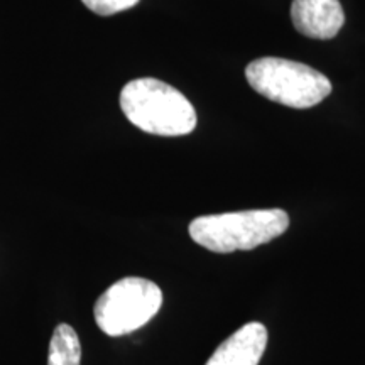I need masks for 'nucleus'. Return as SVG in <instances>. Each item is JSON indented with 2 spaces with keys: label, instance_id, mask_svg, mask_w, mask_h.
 Here are the masks:
<instances>
[{
  "label": "nucleus",
  "instance_id": "3",
  "mask_svg": "<svg viewBox=\"0 0 365 365\" xmlns=\"http://www.w3.org/2000/svg\"><path fill=\"white\" fill-rule=\"evenodd\" d=\"M249 85L272 102L291 108H309L331 93L323 73L282 58H259L245 68Z\"/></svg>",
  "mask_w": 365,
  "mask_h": 365
},
{
  "label": "nucleus",
  "instance_id": "6",
  "mask_svg": "<svg viewBox=\"0 0 365 365\" xmlns=\"http://www.w3.org/2000/svg\"><path fill=\"white\" fill-rule=\"evenodd\" d=\"M266 346V327L259 322L245 323L218 346L205 365H259Z\"/></svg>",
  "mask_w": 365,
  "mask_h": 365
},
{
  "label": "nucleus",
  "instance_id": "1",
  "mask_svg": "<svg viewBox=\"0 0 365 365\" xmlns=\"http://www.w3.org/2000/svg\"><path fill=\"white\" fill-rule=\"evenodd\" d=\"M120 107L130 124L154 135H186L195 130V107L180 90L156 78H137L120 93Z\"/></svg>",
  "mask_w": 365,
  "mask_h": 365
},
{
  "label": "nucleus",
  "instance_id": "8",
  "mask_svg": "<svg viewBox=\"0 0 365 365\" xmlns=\"http://www.w3.org/2000/svg\"><path fill=\"white\" fill-rule=\"evenodd\" d=\"M91 12L98 16H113L117 12H124L139 4V0H81Z\"/></svg>",
  "mask_w": 365,
  "mask_h": 365
},
{
  "label": "nucleus",
  "instance_id": "4",
  "mask_svg": "<svg viewBox=\"0 0 365 365\" xmlns=\"http://www.w3.org/2000/svg\"><path fill=\"white\" fill-rule=\"evenodd\" d=\"M163 307V291L144 277H124L100 294L95 322L108 336H122L143 328Z\"/></svg>",
  "mask_w": 365,
  "mask_h": 365
},
{
  "label": "nucleus",
  "instance_id": "7",
  "mask_svg": "<svg viewBox=\"0 0 365 365\" xmlns=\"http://www.w3.org/2000/svg\"><path fill=\"white\" fill-rule=\"evenodd\" d=\"M81 344L75 328L61 323L54 330L49 341L48 365H80Z\"/></svg>",
  "mask_w": 365,
  "mask_h": 365
},
{
  "label": "nucleus",
  "instance_id": "5",
  "mask_svg": "<svg viewBox=\"0 0 365 365\" xmlns=\"http://www.w3.org/2000/svg\"><path fill=\"white\" fill-rule=\"evenodd\" d=\"M291 21L312 39H331L340 33L345 14L339 0H293Z\"/></svg>",
  "mask_w": 365,
  "mask_h": 365
},
{
  "label": "nucleus",
  "instance_id": "2",
  "mask_svg": "<svg viewBox=\"0 0 365 365\" xmlns=\"http://www.w3.org/2000/svg\"><path fill=\"white\" fill-rule=\"evenodd\" d=\"M289 217L284 210H244V212L203 215L190 223V237L217 254L252 250L284 234Z\"/></svg>",
  "mask_w": 365,
  "mask_h": 365
}]
</instances>
